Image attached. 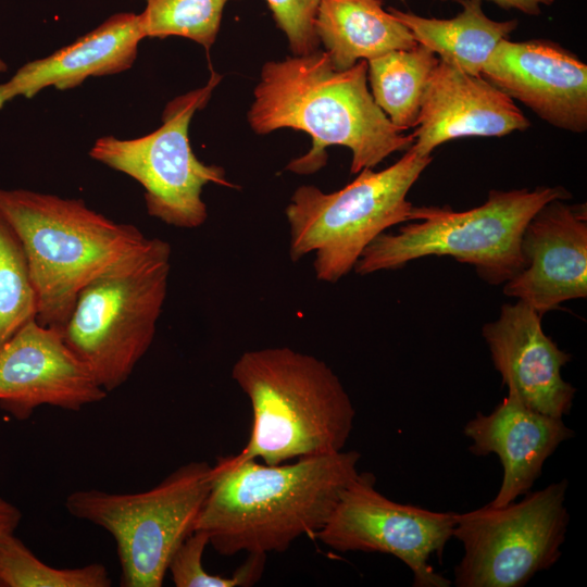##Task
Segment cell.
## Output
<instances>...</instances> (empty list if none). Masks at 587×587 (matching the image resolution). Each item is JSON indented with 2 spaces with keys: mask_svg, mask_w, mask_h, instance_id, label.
<instances>
[{
  "mask_svg": "<svg viewBox=\"0 0 587 587\" xmlns=\"http://www.w3.org/2000/svg\"><path fill=\"white\" fill-rule=\"evenodd\" d=\"M459 1L462 10L451 18L424 17L391 7L387 11L409 28L419 45L429 49L440 61L471 75H482L498 43L509 38L519 22L488 17L482 8L483 0Z\"/></svg>",
  "mask_w": 587,
  "mask_h": 587,
  "instance_id": "20",
  "label": "cell"
},
{
  "mask_svg": "<svg viewBox=\"0 0 587 587\" xmlns=\"http://www.w3.org/2000/svg\"><path fill=\"white\" fill-rule=\"evenodd\" d=\"M221 76L212 72L202 88L171 100L162 125L135 139L104 136L96 140L89 155L122 172L145 188L150 216L179 228H197L208 218L201 198L203 186L213 183L234 188L224 168L201 162L193 153L188 128L197 110L205 107Z\"/></svg>",
  "mask_w": 587,
  "mask_h": 587,
  "instance_id": "10",
  "label": "cell"
},
{
  "mask_svg": "<svg viewBox=\"0 0 587 587\" xmlns=\"http://www.w3.org/2000/svg\"><path fill=\"white\" fill-rule=\"evenodd\" d=\"M567 480L528 491L519 502L455 513L452 537L464 554L454 567L457 587H523L560 559L570 514Z\"/></svg>",
  "mask_w": 587,
  "mask_h": 587,
  "instance_id": "9",
  "label": "cell"
},
{
  "mask_svg": "<svg viewBox=\"0 0 587 587\" xmlns=\"http://www.w3.org/2000/svg\"><path fill=\"white\" fill-rule=\"evenodd\" d=\"M562 187L492 189L479 207L457 212L449 207H414L397 234L382 233L362 252L359 275L397 270L428 255H450L472 264L480 278L501 285L526 265L521 251L524 228L547 202L569 199Z\"/></svg>",
  "mask_w": 587,
  "mask_h": 587,
  "instance_id": "5",
  "label": "cell"
},
{
  "mask_svg": "<svg viewBox=\"0 0 587 587\" xmlns=\"http://www.w3.org/2000/svg\"><path fill=\"white\" fill-rule=\"evenodd\" d=\"M482 76L550 125L587 129V65L548 39L501 40Z\"/></svg>",
  "mask_w": 587,
  "mask_h": 587,
  "instance_id": "13",
  "label": "cell"
},
{
  "mask_svg": "<svg viewBox=\"0 0 587 587\" xmlns=\"http://www.w3.org/2000/svg\"><path fill=\"white\" fill-rule=\"evenodd\" d=\"M401 1H405V0H401Z\"/></svg>",
  "mask_w": 587,
  "mask_h": 587,
  "instance_id": "30",
  "label": "cell"
},
{
  "mask_svg": "<svg viewBox=\"0 0 587 587\" xmlns=\"http://www.w3.org/2000/svg\"><path fill=\"white\" fill-rule=\"evenodd\" d=\"M101 563L59 569L42 562L14 534L0 540V587H109Z\"/></svg>",
  "mask_w": 587,
  "mask_h": 587,
  "instance_id": "22",
  "label": "cell"
},
{
  "mask_svg": "<svg viewBox=\"0 0 587 587\" xmlns=\"http://www.w3.org/2000/svg\"><path fill=\"white\" fill-rule=\"evenodd\" d=\"M143 38L139 14L115 13L71 45L24 64L0 83V110L17 97L30 99L49 86L67 90L91 76L124 72L136 60Z\"/></svg>",
  "mask_w": 587,
  "mask_h": 587,
  "instance_id": "18",
  "label": "cell"
},
{
  "mask_svg": "<svg viewBox=\"0 0 587 587\" xmlns=\"http://www.w3.org/2000/svg\"><path fill=\"white\" fill-rule=\"evenodd\" d=\"M432 159L411 146L392 165L378 172L363 168L337 191L298 187L285 210L291 261L315 252L316 278L337 283L378 235L411 221L413 204L407 195Z\"/></svg>",
  "mask_w": 587,
  "mask_h": 587,
  "instance_id": "7",
  "label": "cell"
},
{
  "mask_svg": "<svg viewBox=\"0 0 587 587\" xmlns=\"http://www.w3.org/2000/svg\"><path fill=\"white\" fill-rule=\"evenodd\" d=\"M210 545L208 535L193 530L175 550L167 572L176 587H249L258 583L264 572L266 554L248 553L249 557L229 577L208 573L202 555Z\"/></svg>",
  "mask_w": 587,
  "mask_h": 587,
  "instance_id": "25",
  "label": "cell"
},
{
  "mask_svg": "<svg viewBox=\"0 0 587 587\" xmlns=\"http://www.w3.org/2000/svg\"><path fill=\"white\" fill-rule=\"evenodd\" d=\"M21 520L18 508L0 497V540L14 534Z\"/></svg>",
  "mask_w": 587,
  "mask_h": 587,
  "instance_id": "27",
  "label": "cell"
},
{
  "mask_svg": "<svg viewBox=\"0 0 587 587\" xmlns=\"http://www.w3.org/2000/svg\"><path fill=\"white\" fill-rule=\"evenodd\" d=\"M171 254L167 241L149 238L82 288L61 329L67 347L108 394L127 382L153 342Z\"/></svg>",
  "mask_w": 587,
  "mask_h": 587,
  "instance_id": "6",
  "label": "cell"
},
{
  "mask_svg": "<svg viewBox=\"0 0 587 587\" xmlns=\"http://www.w3.org/2000/svg\"><path fill=\"white\" fill-rule=\"evenodd\" d=\"M439 58L422 45L367 60V82L378 108L400 130L415 128L427 84Z\"/></svg>",
  "mask_w": 587,
  "mask_h": 587,
  "instance_id": "21",
  "label": "cell"
},
{
  "mask_svg": "<svg viewBox=\"0 0 587 587\" xmlns=\"http://www.w3.org/2000/svg\"><path fill=\"white\" fill-rule=\"evenodd\" d=\"M360 458L355 450L275 465L222 458L211 467L195 530L225 557L282 552L302 536L315 538L359 474Z\"/></svg>",
  "mask_w": 587,
  "mask_h": 587,
  "instance_id": "1",
  "label": "cell"
},
{
  "mask_svg": "<svg viewBox=\"0 0 587 587\" xmlns=\"http://www.w3.org/2000/svg\"><path fill=\"white\" fill-rule=\"evenodd\" d=\"M139 14L145 37L180 36L209 49L220 30L228 0H145Z\"/></svg>",
  "mask_w": 587,
  "mask_h": 587,
  "instance_id": "24",
  "label": "cell"
},
{
  "mask_svg": "<svg viewBox=\"0 0 587 587\" xmlns=\"http://www.w3.org/2000/svg\"><path fill=\"white\" fill-rule=\"evenodd\" d=\"M211 467L205 461H191L142 492L76 490L64 505L72 516L111 534L121 586L161 587L172 555L195 530L210 489Z\"/></svg>",
  "mask_w": 587,
  "mask_h": 587,
  "instance_id": "8",
  "label": "cell"
},
{
  "mask_svg": "<svg viewBox=\"0 0 587 587\" xmlns=\"http://www.w3.org/2000/svg\"><path fill=\"white\" fill-rule=\"evenodd\" d=\"M253 95L248 121L257 134L292 128L311 136L310 151L287 165L297 174L321 170L329 146L349 148L350 172L358 174L414 142L413 134L397 128L375 103L367 87L366 60L339 71L317 49L270 61L262 67Z\"/></svg>",
  "mask_w": 587,
  "mask_h": 587,
  "instance_id": "2",
  "label": "cell"
},
{
  "mask_svg": "<svg viewBox=\"0 0 587 587\" xmlns=\"http://www.w3.org/2000/svg\"><path fill=\"white\" fill-rule=\"evenodd\" d=\"M554 199L526 224L521 251L525 267L503 285V294L539 315L587 296V208Z\"/></svg>",
  "mask_w": 587,
  "mask_h": 587,
  "instance_id": "14",
  "label": "cell"
},
{
  "mask_svg": "<svg viewBox=\"0 0 587 587\" xmlns=\"http://www.w3.org/2000/svg\"><path fill=\"white\" fill-rule=\"evenodd\" d=\"M447 1V0H441ZM502 9H514L527 15H538L542 5H550L554 0H489Z\"/></svg>",
  "mask_w": 587,
  "mask_h": 587,
  "instance_id": "28",
  "label": "cell"
},
{
  "mask_svg": "<svg viewBox=\"0 0 587 587\" xmlns=\"http://www.w3.org/2000/svg\"><path fill=\"white\" fill-rule=\"evenodd\" d=\"M0 213L17 234L37 295L36 321L62 329L78 292L149 239L82 199L27 189H0Z\"/></svg>",
  "mask_w": 587,
  "mask_h": 587,
  "instance_id": "4",
  "label": "cell"
},
{
  "mask_svg": "<svg viewBox=\"0 0 587 587\" xmlns=\"http://www.w3.org/2000/svg\"><path fill=\"white\" fill-rule=\"evenodd\" d=\"M483 337L509 392L542 414L570 413L576 389L561 369L572 357L545 334L541 315L521 300L503 304L498 320L484 325Z\"/></svg>",
  "mask_w": 587,
  "mask_h": 587,
  "instance_id": "15",
  "label": "cell"
},
{
  "mask_svg": "<svg viewBox=\"0 0 587 587\" xmlns=\"http://www.w3.org/2000/svg\"><path fill=\"white\" fill-rule=\"evenodd\" d=\"M232 377L253 419L246 446L230 461L275 465L344 450L355 410L324 361L289 347L249 350L234 363Z\"/></svg>",
  "mask_w": 587,
  "mask_h": 587,
  "instance_id": "3",
  "label": "cell"
},
{
  "mask_svg": "<svg viewBox=\"0 0 587 587\" xmlns=\"http://www.w3.org/2000/svg\"><path fill=\"white\" fill-rule=\"evenodd\" d=\"M278 28L286 35L295 55H304L320 46L314 22L320 0H265Z\"/></svg>",
  "mask_w": 587,
  "mask_h": 587,
  "instance_id": "26",
  "label": "cell"
},
{
  "mask_svg": "<svg viewBox=\"0 0 587 587\" xmlns=\"http://www.w3.org/2000/svg\"><path fill=\"white\" fill-rule=\"evenodd\" d=\"M7 71V64L0 59V72Z\"/></svg>",
  "mask_w": 587,
  "mask_h": 587,
  "instance_id": "29",
  "label": "cell"
},
{
  "mask_svg": "<svg viewBox=\"0 0 587 587\" xmlns=\"http://www.w3.org/2000/svg\"><path fill=\"white\" fill-rule=\"evenodd\" d=\"M34 288L23 245L0 213V346L37 316Z\"/></svg>",
  "mask_w": 587,
  "mask_h": 587,
  "instance_id": "23",
  "label": "cell"
},
{
  "mask_svg": "<svg viewBox=\"0 0 587 587\" xmlns=\"http://www.w3.org/2000/svg\"><path fill=\"white\" fill-rule=\"evenodd\" d=\"M470 451L478 457L496 454L503 476L488 503L503 507L527 494L540 476L546 460L574 436L562 419L526 407L513 392L488 414L477 412L464 426Z\"/></svg>",
  "mask_w": 587,
  "mask_h": 587,
  "instance_id": "17",
  "label": "cell"
},
{
  "mask_svg": "<svg viewBox=\"0 0 587 587\" xmlns=\"http://www.w3.org/2000/svg\"><path fill=\"white\" fill-rule=\"evenodd\" d=\"M529 126L514 100L482 75L439 60L423 96L412 147L421 155H432L453 139L501 137Z\"/></svg>",
  "mask_w": 587,
  "mask_h": 587,
  "instance_id": "16",
  "label": "cell"
},
{
  "mask_svg": "<svg viewBox=\"0 0 587 587\" xmlns=\"http://www.w3.org/2000/svg\"><path fill=\"white\" fill-rule=\"evenodd\" d=\"M107 396L61 329L33 320L0 346V408L18 421L41 405L79 411Z\"/></svg>",
  "mask_w": 587,
  "mask_h": 587,
  "instance_id": "12",
  "label": "cell"
},
{
  "mask_svg": "<svg viewBox=\"0 0 587 587\" xmlns=\"http://www.w3.org/2000/svg\"><path fill=\"white\" fill-rule=\"evenodd\" d=\"M372 473H359L345 488L324 527L316 534L340 551L388 553L413 574L415 587H448L451 580L429 563L441 558L455 523L454 512H435L402 504L380 494Z\"/></svg>",
  "mask_w": 587,
  "mask_h": 587,
  "instance_id": "11",
  "label": "cell"
},
{
  "mask_svg": "<svg viewBox=\"0 0 587 587\" xmlns=\"http://www.w3.org/2000/svg\"><path fill=\"white\" fill-rule=\"evenodd\" d=\"M314 28L339 71L417 45L409 28L384 10L382 0H320Z\"/></svg>",
  "mask_w": 587,
  "mask_h": 587,
  "instance_id": "19",
  "label": "cell"
}]
</instances>
